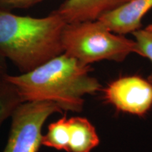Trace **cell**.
<instances>
[{
    "instance_id": "obj_1",
    "label": "cell",
    "mask_w": 152,
    "mask_h": 152,
    "mask_svg": "<svg viewBox=\"0 0 152 152\" xmlns=\"http://www.w3.org/2000/svg\"><path fill=\"white\" fill-rule=\"evenodd\" d=\"M92 68L65 53L21 75L6 74L15 85L23 102H52L64 111L80 112L85 95L102 90L90 75Z\"/></svg>"
},
{
    "instance_id": "obj_2",
    "label": "cell",
    "mask_w": 152,
    "mask_h": 152,
    "mask_svg": "<svg viewBox=\"0 0 152 152\" xmlns=\"http://www.w3.org/2000/svg\"><path fill=\"white\" fill-rule=\"evenodd\" d=\"M64 18L52 12L44 18L19 16L0 9V53L22 73L64 53Z\"/></svg>"
},
{
    "instance_id": "obj_3",
    "label": "cell",
    "mask_w": 152,
    "mask_h": 152,
    "mask_svg": "<svg viewBox=\"0 0 152 152\" xmlns=\"http://www.w3.org/2000/svg\"><path fill=\"white\" fill-rule=\"evenodd\" d=\"M62 45L64 53L87 65L102 60L122 62L137 48L135 41L113 33L99 20L66 23Z\"/></svg>"
},
{
    "instance_id": "obj_4",
    "label": "cell",
    "mask_w": 152,
    "mask_h": 152,
    "mask_svg": "<svg viewBox=\"0 0 152 152\" xmlns=\"http://www.w3.org/2000/svg\"><path fill=\"white\" fill-rule=\"evenodd\" d=\"M61 112L52 102H23L11 116L10 132L3 152H38L44 124L50 115Z\"/></svg>"
},
{
    "instance_id": "obj_5",
    "label": "cell",
    "mask_w": 152,
    "mask_h": 152,
    "mask_svg": "<svg viewBox=\"0 0 152 152\" xmlns=\"http://www.w3.org/2000/svg\"><path fill=\"white\" fill-rule=\"evenodd\" d=\"M103 91L106 102L123 113L144 116L152 108V85L139 75L119 77Z\"/></svg>"
},
{
    "instance_id": "obj_6",
    "label": "cell",
    "mask_w": 152,
    "mask_h": 152,
    "mask_svg": "<svg viewBox=\"0 0 152 152\" xmlns=\"http://www.w3.org/2000/svg\"><path fill=\"white\" fill-rule=\"evenodd\" d=\"M152 9V0H130L98 19L114 33L124 35L141 29L142 20Z\"/></svg>"
},
{
    "instance_id": "obj_7",
    "label": "cell",
    "mask_w": 152,
    "mask_h": 152,
    "mask_svg": "<svg viewBox=\"0 0 152 152\" xmlns=\"http://www.w3.org/2000/svg\"><path fill=\"white\" fill-rule=\"evenodd\" d=\"M130 0H66L53 11L66 23L96 20Z\"/></svg>"
},
{
    "instance_id": "obj_8",
    "label": "cell",
    "mask_w": 152,
    "mask_h": 152,
    "mask_svg": "<svg viewBox=\"0 0 152 152\" xmlns=\"http://www.w3.org/2000/svg\"><path fill=\"white\" fill-rule=\"evenodd\" d=\"M70 152H91L99 144L96 129L86 118L75 116L68 118Z\"/></svg>"
},
{
    "instance_id": "obj_9",
    "label": "cell",
    "mask_w": 152,
    "mask_h": 152,
    "mask_svg": "<svg viewBox=\"0 0 152 152\" xmlns=\"http://www.w3.org/2000/svg\"><path fill=\"white\" fill-rule=\"evenodd\" d=\"M70 132L68 120L64 115L49 125L47 132L42 137V145L58 151L70 152Z\"/></svg>"
},
{
    "instance_id": "obj_10",
    "label": "cell",
    "mask_w": 152,
    "mask_h": 152,
    "mask_svg": "<svg viewBox=\"0 0 152 152\" xmlns=\"http://www.w3.org/2000/svg\"><path fill=\"white\" fill-rule=\"evenodd\" d=\"M23 100L14 84L9 82L5 75H0V127L12 115Z\"/></svg>"
},
{
    "instance_id": "obj_11",
    "label": "cell",
    "mask_w": 152,
    "mask_h": 152,
    "mask_svg": "<svg viewBox=\"0 0 152 152\" xmlns=\"http://www.w3.org/2000/svg\"><path fill=\"white\" fill-rule=\"evenodd\" d=\"M137 45L136 54L146 57L152 63V34L145 29H140L132 33ZM147 80L152 85V72Z\"/></svg>"
},
{
    "instance_id": "obj_12",
    "label": "cell",
    "mask_w": 152,
    "mask_h": 152,
    "mask_svg": "<svg viewBox=\"0 0 152 152\" xmlns=\"http://www.w3.org/2000/svg\"><path fill=\"white\" fill-rule=\"evenodd\" d=\"M42 1V0H0V9L10 11L16 9H26Z\"/></svg>"
},
{
    "instance_id": "obj_13",
    "label": "cell",
    "mask_w": 152,
    "mask_h": 152,
    "mask_svg": "<svg viewBox=\"0 0 152 152\" xmlns=\"http://www.w3.org/2000/svg\"><path fill=\"white\" fill-rule=\"evenodd\" d=\"M7 71H8L7 59L0 53V75L7 74Z\"/></svg>"
},
{
    "instance_id": "obj_14",
    "label": "cell",
    "mask_w": 152,
    "mask_h": 152,
    "mask_svg": "<svg viewBox=\"0 0 152 152\" xmlns=\"http://www.w3.org/2000/svg\"><path fill=\"white\" fill-rule=\"evenodd\" d=\"M147 31L149 32V33H151L152 34V23L149 25V26H147V27H146V28H144Z\"/></svg>"
}]
</instances>
